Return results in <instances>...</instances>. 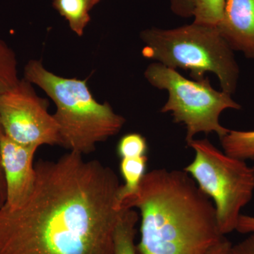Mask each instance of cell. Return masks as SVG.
<instances>
[{"instance_id":"obj_7","label":"cell","mask_w":254,"mask_h":254,"mask_svg":"<svg viewBox=\"0 0 254 254\" xmlns=\"http://www.w3.org/2000/svg\"><path fill=\"white\" fill-rule=\"evenodd\" d=\"M48 108L47 100L38 96L32 83L20 78L0 94V125L4 134L20 144L37 148L60 145L59 128Z\"/></svg>"},{"instance_id":"obj_18","label":"cell","mask_w":254,"mask_h":254,"mask_svg":"<svg viewBox=\"0 0 254 254\" xmlns=\"http://www.w3.org/2000/svg\"><path fill=\"white\" fill-rule=\"evenodd\" d=\"M170 6L174 14L183 18L192 17V11L189 0H170Z\"/></svg>"},{"instance_id":"obj_8","label":"cell","mask_w":254,"mask_h":254,"mask_svg":"<svg viewBox=\"0 0 254 254\" xmlns=\"http://www.w3.org/2000/svg\"><path fill=\"white\" fill-rule=\"evenodd\" d=\"M38 148L20 144L3 135L1 155L6 190L4 206L10 210L24 204L34 188L36 174L33 159Z\"/></svg>"},{"instance_id":"obj_23","label":"cell","mask_w":254,"mask_h":254,"mask_svg":"<svg viewBox=\"0 0 254 254\" xmlns=\"http://www.w3.org/2000/svg\"></svg>"},{"instance_id":"obj_15","label":"cell","mask_w":254,"mask_h":254,"mask_svg":"<svg viewBox=\"0 0 254 254\" xmlns=\"http://www.w3.org/2000/svg\"><path fill=\"white\" fill-rule=\"evenodd\" d=\"M193 22L218 26L223 14L225 0H189Z\"/></svg>"},{"instance_id":"obj_6","label":"cell","mask_w":254,"mask_h":254,"mask_svg":"<svg viewBox=\"0 0 254 254\" xmlns=\"http://www.w3.org/2000/svg\"><path fill=\"white\" fill-rule=\"evenodd\" d=\"M144 75L150 85L168 92V99L161 113H171L174 123L185 125L187 144L200 133H215L221 138L230 130L220 123L222 112L242 108L231 94L214 89L207 76L202 80L189 79L176 69L158 63L148 65Z\"/></svg>"},{"instance_id":"obj_12","label":"cell","mask_w":254,"mask_h":254,"mask_svg":"<svg viewBox=\"0 0 254 254\" xmlns=\"http://www.w3.org/2000/svg\"><path fill=\"white\" fill-rule=\"evenodd\" d=\"M138 215L133 208L127 209L116 227L115 254H136L134 245Z\"/></svg>"},{"instance_id":"obj_3","label":"cell","mask_w":254,"mask_h":254,"mask_svg":"<svg viewBox=\"0 0 254 254\" xmlns=\"http://www.w3.org/2000/svg\"><path fill=\"white\" fill-rule=\"evenodd\" d=\"M24 78L54 102L60 145L68 151L89 154L98 143L115 136L125 125V118L109 103H98L93 98L86 80L58 76L35 60L25 66Z\"/></svg>"},{"instance_id":"obj_2","label":"cell","mask_w":254,"mask_h":254,"mask_svg":"<svg viewBox=\"0 0 254 254\" xmlns=\"http://www.w3.org/2000/svg\"><path fill=\"white\" fill-rule=\"evenodd\" d=\"M141 217L138 254H208L221 240L213 202L185 170L145 173L125 209Z\"/></svg>"},{"instance_id":"obj_1","label":"cell","mask_w":254,"mask_h":254,"mask_svg":"<svg viewBox=\"0 0 254 254\" xmlns=\"http://www.w3.org/2000/svg\"><path fill=\"white\" fill-rule=\"evenodd\" d=\"M35 170L24 204L0 208V254H115L127 209L119 208L122 184L113 169L68 151Z\"/></svg>"},{"instance_id":"obj_16","label":"cell","mask_w":254,"mask_h":254,"mask_svg":"<svg viewBox=\"0 0 254 254\" xmlns=\"http://www.w3.org/2000/svg\"><path fill=\"white\" fill-rule=\"evenodd\" d=\"M148 148L144 136L138 133H130L120 138L117 146V153L121 159L139 158L147 155Z\"/></svg>"},{"instance_id":"obj_20","label":"cell","mask_w":254,"mask_h":254,"mask_svg":"<svg viewBox=\"0 0 254 254\" xmlns=\"http://www.w3.org/2000/svg\"><path fill=\"white\" fill-rule=\"evenodd\" d=\"M3 135H4V132H3L1 125H0V208L4 206L6 198V182H5L1 155V143Z\"/></svg>"},{"instance_id":"obj_22","label":"cell","mask_w":254,"mask_h":254,"mask_svg":"<svg viewBox=\"0 0 254 254\" xmlns=\"http://www.w3.org/2000/svg\"><path fill=\"white\" fill-rule=\"evenodd\" d=\"M88 1V5H89L90 9H93V7L98 4L102 0H87Z\"/></svg>"},{"instance_id":"obj_14","label":"cell","mask_w":254,"mask_h":254,"mask_svg":"<svg viewBox=\"0 0 254 254\" xmlns=\"http://www.w3.org/2000/svg\"><path fill=\"white\" fill-rule=\"evenodd\" d=\"M19 80L16 54L0 38V94L12 88Z\"/></svg>"},{"instance_id":"obj_17","label":"cell","mask_w":254,"mask_h":254,"mask_svg":"<svg viewBox=\"0 0 254 254\" xmlns=\"http://www.w3.org/2000/svg\"><path fill=\"white\" fill-rule=\"evenodd\" d=\"M230 254H254V232L245 240L232 245Z\"/></svg>"},{"instance_id":"obj_13","label":"cell","mask_w":254,"mask_h":254,"mask_svg":"<svg viewBox=\"0 0 254 254\" xmlns=\"http://www.w3.org/2000/svg\"><path fill=\"white\" fill-rule=\"evenodd\" d=\"M224 153L242 160H254V131L229 130L220 138Z\"/></svg>"},{"instance_id":"obj_9","label":"cell","mask_w":254,"mask_h":254,"mask_svg":"<svg viewBox=\"0 0 254 254\" xmlns=\"http://www.w3.org/2000/svg\"><path fill=\"white\" fill-rule=\"evenodd\" d=\"M217 27L232 50L254 60V0H225Z\"/></svg>"},{"instance_id":"obj_4","label":"cell","mask_w":254,"mask_h":254,"mask_svg":"<svg viewBox=\"0 0 254 254\" xmlns=\"http://www.w3.org/2000/svg\"><path fill=\"white\" fill-rule=\"evenodd\" d=\"M144 43L142 54L169 68L190 71L193 80H202L205 73L218 78L222 91H236L240 68L234 50L217 26L193 22L180 27L150 28L141 33Z\"/></svg>"},{"instance_id":"obj_11","label":"cell","mask_w":254,"mask_h":254,"mask_svg":"<svg viewBox=\"0 0 254 254\" xmlns=\"http://www.w3.org/2000/svg\"><path fill=\"white\" fill-rule=\"evenodd\" d=\"M53 6L68 21L72 31L78 36H83L91 21L87 0H54Z\"/></svg>"},{"instance_id":"obj_21","label":"cell","mask_w":254,"mask_h":254,"mask_svg":"<svg viewBox=\"0 0 254 254\" xmlns=\"http://www.w3.org/2000/svg\"><path fill=\"white\" fill-rule=\"evenodd\" d=\"M232 245L224 236L216 245L210 249L208 254H230Z\"/></svg>"},{"instance_id":"obj_5","label":"cell","mask_w":254,"mask_h":254,"mask_svg":"<svg viewBox=\"0 0 254 254\" xmlns=\"http://www.w3.org/2000/svg\"><path fill=\"white\" fill-rule=\"evenodd\" d=\"M187 146L195 152V158L184 170L213 200L220 233H231L236 230L241 210L253 197L254 168L219 150L206 138H194Z\"/></svg>"},{"instance_id":"obj_19","label":"cell","mask_w":254,"mask_h":254,"mask_svg":"<svg viewBox=\"0 0 254 254\" xmlns=\"http://www.w3.org/2000/svg\"><path fill=\"white\" fill-rule=\"evenodd\" d=\"M236 231L241 234H251L254 232V217L241 214L237 223Z\"/></svg>"},{"instance_id":"obj_10","label":"cell","mask_w":254,"mask_h":254,"mask_svg":"<svg viewBox=\"0 0 254 254\" xmlns=\"http://www.w3.org/2000/svg\"><path fill=\"white\" fill-rule=\"evenodd\" d=\"M148 156L121 159L120 173L125 184L120 187L118 193V203L121 210L125 209L127 202L138 192L146 171Z\"/></svg>"}]
</instances>
